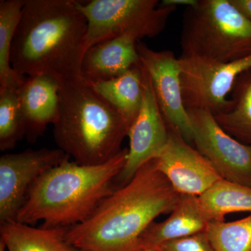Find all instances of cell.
I'll return each mask as SVG.
<instances>
[{"mask_svg": "<svg viewBox=\"0 0 251 251\" xmlns=\"http://www.w3.org/2000/svg\"><path fill=\"white\" fill-rule=\"evenodd\" d=\"M182 195L157 169L156 158L105 198L85 221L67 227L68 244L86 251H135L156 218L171 212Z\"/></svg>", "mask_w": 251, "mask_h": 251, "instance_id": "1", "label": "cell"}, {"mask_svg": "<svg viewBox=\"0 0 251 251\" xmlns=\"http://www.w3.org/2000/svg\"><path fill=\"white\" fill-rule=\"evenodd\" d=\"M87 29L75 0H25L11 67L23 77L49 75L60 84L80 78Z\"/></svg>", "mask_w": 251, "mask_h": 251, "instance_id": "2", "label": "cell"}, {"mask_svg": "<svg viewBox=\"0 0 251 251\" xmlns=\"http://www.w3.org/2000/svg\"><path fill=\"white\" fill-rule=\"evenodd\" d=\"M128 149L97 166H82L67 157L34 184L14 221L44 228L81 224L113 192L112 184L126 162Z\"/></svg>", "mask_w": 251, "mask_h": 251, "instance_id": "3", "label": "cell"}, {"mask_svg": "<svg viewBox=\"0 0 251 251\" xmlns=\"http://www.w3.org/2000/svg\"><path fill=\"white\" fill-rule=\"evenodd\" d=\"M59 149L82 166H97L122 151L130 125L83 77L61 84L53 123Z\"/></svg>", "mask_w": 251, "mask_h": 251, "instance_id": "4", "label": "cell"}, {"mask_svg": "<svg viewBox=\"0 0 251 251\" xmlns=\"http://www.w3.org/2000/svg\"><path fill=\"white\" fill-rule=\"evenodd\" d=\"M180 44L179 58L239 60L251 54V21L230 0H198L185 11Z\"/></svg>", "mask_w": 251, "mask_h": 251, "instance_id": "5", "label": "cell"}, {"mask_svg": "<svg viewBox=\"0 0 251 251\" xmlns=\"http://www.w3.org/2000/svg\"><path fill=\"white\" fill-rule=\"evenodd\" d=\"M157 0H92L77 1L87 20L85 49L128 32L153 38L166 27L175 6H158Z\"/></svg>", "mask_w": 251, "mask_h": 251, "instance_id": "6", "label": "cell"}, {"mask_svg": "<svg viewBox=\"0 0 251 251\" xmlns=\"http://www.w3.org/2000/svg\"><path fill=\"white\" fill-rule=\"evenodd\" d=\"M183 100L186 108L201 109L214 115L228 111V94L237 77L251 69V54L234 62L179 58Z\"/></svg>", "mask_w": 251, "mask_h": 251, "instance_id": "7", "label": "cell"}, {"mask_svg": "<svg viewBox=\"0 0 251 251\" xmlns=\"http://www.w3.org/2000/svg\"><path fill=\"white\" fill-rule=\"evenodd\" d=\"M193 144L223 179L251 187V146L228 134L210 112L188 108Z\"/></svg>", "mask_w": 251, "mask_h": 251, "instance_id": "8", "label": "cell"}, {"mask_svg": "<svg viewBox=\"0 0 251 251\" xmlns=\"http://www.w3.org/2000/svg\"><path fill=\"white\" fill-rule=\"evenodd\" d=\"M67 157L60 149L27 150L0 158V221H14L29 191L45 173Z\"/></svg>", "mask_w": 251, "mask_h": 251, "instance_id": "9", "label": "cell"}, {"mask_svg": "<svg viewBox=\"0 0 251 251\" xmlns=\"http://www.w3.org/2000/svg\"><path fill=\"white\" fill-rule=\"evenodd\" d=\"M137 50L152 85L160 110L168 128L176 130L192 145L193 129L183 100L179 58L171 50L156 51L139 41Z\"/></svg>", "mask_w": 251, "mask_h": 251, "instance_id": "10", "label": "cell"}, {"mask_svg": "<svg viewBox=\"0 0 251 251\" xmlns=\"http://www.w3.org/2000/svg\"><path fill=\"white\" fill-rule=\"evenodd\" d=\"M141 64V63H140ZM143 94L141 106L130 126L126 162L117 179L125 186L143 165L159 156L169 140V128L157 103L151 79L142 65Z\"/></svg>", "mask_w": 251, "mask_h": 251, "instance_id": "11", "label": "cell"}, {"mask_svg": "<svg viewBox=\"0 0 251 251\" xmlns=\"http://www.w3.org/2000/svg\"><path fill=\"white\" fill-rule=\"evenodd\" d=\"M169 140L156 158V166L181 195L200 197L222 179L210 162L176 130L169 128Z\"/></svg>", "mask_w": 251, "mask_h": 251, "instance_id": "12", "label": "cell"}, {"mask_svg": "<svg viewBox=\"0 0 251 251\" xmlns=\"http://www.w3.org/2000/svg\"><path fill=\"white\" fill-rule=\"evenodd\" d=\"M142 38L128 32L99 43L86 51L82 64V75L90 83L115 78L139 64L137 44Z\"/></svg>", "mask_w": 251, "mask_h": 251, "instance_id": "13", "label": "cell"}, {"mask_svg": "<svg viewBox=\"0 0 251 251\" xmlns=\"http://www.w3.org/2000/svg\"><path fill=\"white\" fill-rule=\"evenodd\" d=\"M60 87L54 77L40 75L25 77L17 89L25 135L30 141L42 135L57 119Z\"/></svg>", "mask_w": 251, "mask_h": 251, "instance_id": "14", "label": "cell"}, {"mask_svg": "<svg viewBox=\"0 0 251 251\" xmlns=\"http://www.w3.org/2000/svg\"><path fill=\"white\" fill-rule=\"evenodd\" d=\"M209 222L198 197L182 195L168 219L153 222L143 232L135 251L153 249L163 243L204 232Z\"/></svg>", "mask_w": 251, "mask_h": 251, "instance_id": "15", "label": "cell"}, {"mask_svg": "<svg viewBox=\"0 0 251 251\" xmlns=\"http://www.w3.org/2000/svg\"><path fill=\"white\" fill-rule=\"evenodd\" d=\"M67 227L35 228L16 221L1 224V239L9 251H76L68 244Z\"/></svg>", "mask_w": 251, "mask_h": 251, "instance_id": "16", "label": "cell"}, {"mask_svg": "<svg viewBox=\"0 0 251 251\" xmlns=\"http://www.w3.org/2000/svg\"><path fill=\"white\" fill-rule=\"evenodd\" d=\"M90 84L131 125L143 100V70L140 62L120 76Z\"/></svg>", "mask_w": 251, "mask_h": 251, "instance_id": "17", "label": "cell"}, {"mask_svg": "<svg viewBox=\"0 0 251 251\" xmlns=\"http://www.w3.org/2000/svg\"><path fill=\"white\" fill-rule=\"evenodd\" d=\"M198 199L209 221H224L231 213L251 212V187L223 179Z\"/></svg>", "mask_w": 251, "mask_h": 251, "instance_id": "18", "label": "cell"}, {"mask_svg": "<svg viewBox=\"0 0 251 251\" xmlns=\"http://www.w3.org/2000/svg\"><path fill=\"white\" fill-rule=\"evenodd\" d=\"M231 94V108L214 117L228 134L251 146V69L237 77Z\"/></svg>", "mask_w": 251, "mask_h": 251, "instance_id": "19", "label": "cell"}, {"mask_svg": "<svg viewBox=\"0 0 251 251\" xmlns=\"http://www.w3.org/2000/svg\"><path fill=\"white\" fill-rule=\"evenodd\" d=\"M25 0L0 1V88L18 89L24 81L11 64L13 40Z\"/></svg>", "mask_w": 251, "mask_h": 251, "instance_id": "20", "label": "cell"}, {"mask_svg": "<svg viewBox=\"0 0 251 251\" xmlns=\"http://www.w3.org/2000/svg\"><path fill=\"white\" fill-rule=\"evenodd\" d=\"M206 232L214 251H251V214L231 222L210 221Z\"/></svg>", "mask_w": 251, "mask_h": 251, "instance_id": "21", "label": "cell"}, {"mask_svg": "<svg viewBox=\"0 0 251 251\" xmlns=\"http://www.w3.org/2000/svg\"><path fill=\"white\" fill-rule=\"evenodd\" d=\"M25 135L17 89L0 88V150L15 148Z\"/></svg>", "mask_w": 251, "mask_h": 251, "instance_id": "22", "label": "cell"}, {"mask_svg": "<svg viewBox=\"0 0 251 251\" xmlns=\"http://www.w3.org/2000/svg\"><path fill=\"white\" fill-rule=\"evenodd\" d=\"M155 251H214L209 242L206 231L189 236L163 243L153 248Z\"/></svg>", "mask_w": 251, "mask_h": 251, "instance_id": "23", "label": "cell"}, {"mask_svg": "<svg viewBox=\"0 0 251 251\" xmlns=\"http://www.w3.org/2000/svg\"><path fill=\"white\" fill-rule=\"evenodd\" d=\"M230 1L242 14L251 21V0H230Z\"/></svg>", "mask_w": 251, "mask_h": 251, "instance_id": "24", "label": "cell"}, {"mask_svg": "<svg viewBox=\"0 0 251 251\" xmlns=\"http://www.w3.org/2000/svg\"><path fill=\"white\" fill-rule=\"evenodd\" d=\"M198 0H164L161 5L166 6H184L186 7L194 6L197 4Z\"/></svg>", "mask_w": 251, "mask_h": 251, "instance_id": "25", "label": "cell"}, {"mask_svg": "<svg viewBox=\"0 0 251 251\" xmlns=\"http://www.w3.org/2000/svg\"><path fill=\"white\" fill-rule=\"evenodd\" d=\"M6 249V245H5L4 242L0 239V251H5Z\"/></svg>", "mask_w": 251, "mask_h": 251, "instance_id": "26", "label": "cell"}, {"mask_svg": "<svg viewBox=\"0 0 251 251\" xmlns=\"http://www.w3.org/2000/svg\"><path fill=\"white\" fill-rule=\"evenodd\" d=\"M138 251H155L153 249H145V250Z\"/></svg>", "mask_w": 251, "mask_h": 251, "instance_id": "27", "label": "cell"}, {"mask_svg": "<svg viewBox=\"0 0 251 251\" xmlns=\"http://www.w3.org/2000/svg\"><path fill=\"white\" fill-rule=\"evenodd\" d=\"M83 251V250H77V251Z\"/></svg>", "mask_w": 251, "mask_h": 251, "instance_id": "28", "label": "cell"}]
</instances>
